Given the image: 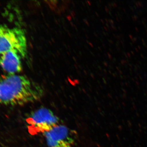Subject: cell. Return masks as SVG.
<instances>
[{
	"label": "cell",
	"mask_w": 147,
	"mask_h": 147,
	"mask_svg": "<svg viewBox=\"0 0 147 147\" xmlns=\"http://www.w3.org/2000/svg\"><path fill=\"white\" fill-rule=\"evenodd\" d=\"M45 94L41 85L27 76L16 74L0 77V103L20 106L40 100Z\"/></svg>",
	"instance_id": "1"
},
{
	"label": "cell",
	"mask_w": 147,
	"mask_h": 147,
	"mask_svg": "<svg viewBox=\"0 0 147 147\" xmlns=\"http://www.w3.org/2000/svg\"><path fill=\"white\" fill-rule=\"evenodd\" d=\"M14 51L22 58L27 54L26 33L18 27L9 28L0 24V55L9 51Z\"/></svg>",
	"instance_id": "2"
},
{
	"label": "cell",
	"mask_w": 147,
	"mask_h": 147,
	"mask_svg": "<svg viewBox=\"0 0 147 147\" xmlns=\"http://www.w3.org/2000/svg\"><path fill=\"white\" fill-rule=\"evenodd\" d=\"M60 119L52 110L40 107L30 112L27 116L26 121L29 130L33 134L44 133L60 124Z\"/></svg>",
	"instance_id": "3"
},
{
	"label": "cell",
	"mask_w": 147,
	"mask_h": 147,
	"mask_svg": "<svg viewBox=\"0 0 147 147\" xmlns=\"http://www.w3.org/2000/svg\"><path fill=\"white\" fill-rule=\"evenodd\" d=\"M47 147H73L75 137L72 130L59 124L43 133Z\"/></svg>",
	"instance_id": "4"
},
{
	"label": "cell",
	"mask_w": 147,
	"mask_h": 147,
	"mask_svg": "<svg viewBox=\"0 0 147 147\" xmlns=\"http://www.w3.org/2000/svg\"><path fill=\"white\" fill-rule=\"evenodd\" d=\"M21 57L14 51L3 53L0 57V66L9 75L16 74L22 70Z\"/></svg>",
	"instance_id": "5"
}]
</instances>
